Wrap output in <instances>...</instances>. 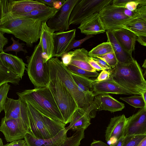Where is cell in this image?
Returning a JSON list of instances; mask_svg holds the SVG:
<instances>
[{
  "label": "cell",
  "mask_w": 146,
  "mask_h": 146,
  "mask_svg": "<svg viewBox=\"0 0 146 146\" xmlns=\"http://www.w3.org/2000/svg\"><path fill=\"white\" fill-rule=\"evenodd\" d=\"M1 6L0 31L3 34L13 35L25 42L27 46L32 47L40 39L42 23L37 19L15 16L4 9L1 5Z\"/></svg>",
  "instance_id": "cell-1"
},
{
  "label": "cell",
  "mask_w": 146,
  "mask_h": 146,
  "mask_svg": "<svg viewBox=\"0 0 146 146\" xmlns=\"http://www.w3.org/2000/svg\"><path fill=\"white\" fill-rule=\"evenodd\" d=\"M108 71L115 82L134 95H141L146 92V81L136 60L128 64L118 62L115 67Z\"/></svg>",
  "instance_id": "cell-2"
},
{
  "label": "cell",
  "mask_w": 146,
  "mask_h": 146,
  "mask_svg": "<svg viewBox=\"0 0 146 146\" xmlns=\"http://www.w3.org/2000/svg\"><path fill=\"white\" fill-rule=\"evenodd\" d=\"M23 100L27 106L29 133L33 137L38 139H46L54 136L65 128L66 124L43 114L28 102Z\"/></svg>",
  "instance_id": "cell-3"
},
{
  "label": "cell",
  "mask_w": 146,
  "mask_h": 146,
  "mask_svg": "<svg viewBox=\"0 0 146 146\" xmlns=\"http://www.w3.org/2000/svg\"><path fill=\"white\" fill-rule=\"evenodd\" d=\"M19 98L28 102L43 114L64 123L60 111L48 87L35 88L17 93Z\"/></svg>",
  "instance_id": "cell-4"
},
{
  "label": "cell",
  "mask_w": 146,
  "mask_h": 146,
  "mask_svg": "<svg viewBox=\"0 0 146 146\" xmlns=\"http://www.w3.org/2000/svg\"><path fill=\"white\" fill-rule=\"evenodd\" d=\"M48 70L50 79L48 87L66 124L70 123L78 106L64 83L55 74Z\"/></svg>",
  "instance_id": "cell-5"
},
{
  "label": "cell",
  "mask_w": 146,
  "mask_h": 146,
  "mask_svg": "<svg viewBox=\"0 0 146 146\" xmlns=\"http://www.w3.org/2000/svg\"><path fill=\"white\" fill-rule=\"evenodd\" d=\"M48 69L55 74L64 83L75 99L78 108L86 109L93 102V94L82 92L78 88L68 68L57 57H52L47 62Z\"/></svg>",
  "instance_id": "cell-6"
},
{
  "label": "cell",
  "mask_w": 146,
  "mask_h": 146,
  "mask_svg": "<svg viewBox=\"0 0 146 146\" xmlns=\"http://www.w3.org/2000/svg\"><path fill=\"white\" fill-rule=\"evenodd\" d=\"M27 70L35 88L48 87L50 79L47 62L44 63L40 42L36 45L31 56H26Z\"/></svg>",
  "instance_id": "cell-7"
},
{
  "label": "cell",
  "mask_w": 146,
  "mask_h": 146,
  "mask_svg": "<svg viewBox=\"0 0 146 146\" xmlns=\"http://www.w3.org/2000/svg\"><path fill=\"white\" fill-rule=\"evenodd\" d=\"M84 130L76 131L71 136L68 137V130L65 128L54 136L46 139H37L29 133L24 138L27 146H79L84 137Z\"/></svg>",
  "instance_id": "cell-8"
},
{
  "label": "cell",
  "mask_w": 146,
  "mask_h": 146,
  "mask_svg": "<svg viewBox=\"0 0 146 146\" xmlns=\"http://www.w3.org/2000/svg\"><path fill=\"white\" fill-rule=\"evenodd\" d=\"M112 0H79L74 7L69 21L71 25L80 24L84 19L99 12L104 7L112 3Z\"/></svg>",
  "instance_id": "cell-9"
},
{
  "label": "cell",
  "mask_w": 146,
  "mask_h": 146,
  "mask_svg": "<svg viewBox=\"0 0 146 146\" xmlns=\"http://www.w3.org/2000/svg\"><path fill=\"white\" fill-rule=\"evenodd\" d=\"M124 9V8L110 4L104 7L99 12L101 19L106 30L112 31L123 28L122 25L124 23L134 18H131L125 15Z\"/></svg>",
  "instance_id": "cell-10"
},
{
  "label": "cell",
  "mask_w": 146,
  "mask_h": 146,
  "mask_svg": "<svg viewBox=\"0 0 146 146\" xmlns=\"http://www.w3.org/2000/svg\"><path fill=\"white\" fill-rule=\"evenodd\" d=\"M78 1L65 0L57 11L47 21V25L54 31H64L68 30L70 14Z\"/></svg>",
  "instance_id": "cell-11"
},
{
  "label": "cell",
  "mask_w": 146,
  "mask_h": 146,
  "mask_svg": "<svg viewBox=\"0 0 146 146\" xmlns=\"http://www.w3.org/2000/svg\"><path fill=\"white\" fill-rule=\"evenodd\" d=\"M0 131L4 135L5 139L8 142L22 139L29 133L25 125L21 119H5L3 117L1 121Z\"/></svg>",
  "instance_id": "cell-12"
},
{
  "label": "cell",
  "mask_w": 146,
  "mask_h": 146,
  "mask_svg": "<svg viewBox=\"0 0 146 146\" xmlns=\"http://www.w3.org/2000/svg\"><path fill=\"white\" fill-rule=\"evenodd\" d=\"M2 7L13 15H21L48 6L37 0H0Z\"/></svg>",
  "instance_id": "cell-13"
},
{
  "label": "cell",
  "mask_w": 146,
  "mask_h": 146,
  "mask_svg": "<svg viewBox=\"0 0 146 146\" xmlns=\"http://www.w3.org/2000/svg\"><path fill=\"white\" fill-rule=\"evenodd\" d=\"M97 110V106L94 102L86 109L78 108L65 129L74 131L80 129L85 130L91 124V119L95 117Z\"/></svg>",
  "instance_id": "cell-14"
},
{
  "label": "cell",
  "mask_w": 146,
  "mask_h": 146,
  "mask_svg": "<svg viewBox=\"0 0 146 146\" xmlns=\"http://www.w3.org/2000/svg\"><path fill=\"white\" fill-rule=\"evenodd\" d=\"M145 135H146V108H143L127 118L124 137Z\"/></svg>",
  "instance_id": "cell-15"
},
{
  "label": "cell",
  "mask_w": 146,
  "mask_h": 146,
  "mask_svg": "<svg viewBox=\"0 0 146 146\" xmlns=\"http://www.w3.org/2000/svg\"><path fill=\"white\" fill-rule=\"evenodd\" d=\"M54 31L50 28L46 22H42L40 27V40L44 63L52 57L54 51Z\"/></svg>",
  "instance_id": "cell-16"
},
{
  "label": "cell",
  "mask_w": 146,
  "mask_h": 146,
  "mask_svg": "<svg viewBox=\"0 0 146 146\" xmlns=\"http://www.w3.org/2000/svg\"><path fill=\"white\" fill-rule=\"evenodd\" d=\"M92 86V92L94 96L100 94H108L134 95L120 86L110 77L108 80L102 81H96L94 80Z\"/></svg>",
  "instance_id": "cell-17"
},
{
  "label": "cell",
  "mask_w": 146,
  "mask_h": 146,
  "mask_svg": "<svg viewBox=\"0 0 146 146\" xmlns=\"http://www.w3.org/2000/svg\"><path fill=\"white\" fill-rule=\"evenodd\" d=\"M127 118L124 114L111 118L107 127L105 138L107 142H115L124 137Z\"/></svg>",
  "instance_id": "cell-18"
},
{
  "label": "cell",
  "mask_w": 146,
  "mask_h": 146,
  "mask_svg": "<svg viewBox=\"0 0 146 146\" xmlns=\"http://www.w3.org/2000/svg\"><path fill=\"white\" fill-rule=\"evenodd\" d=\"M76 29L67 31H58L54 34V51L52 57H61L75 39Z\"/></svg>",
  "instance_id": "cell-19"
},
{
  "label": "cell",
  "mask_w": 146,
  "mask_h": 146,
  "mask_svg": "<svg viewBox=\"0 0 146 146\" xmlns=\"http://www.w3.org/2000/svg\"><path fill=\"white\" fill-rule=\"evenodd\" d=\"M122 28L129 30L137 36V40L146 46V14L134 17L124 23Z\"/></svg>",
  "instance_id": "cell-20"
},
{
  "label": "cell",
  "mask_w": 146,
  "mask_h": 146,
  "mask_svg": "<svg viewBox=\"0 0 146 146\" xmlns=\"http://www.w3.org/2000/svg\"><path fill=\"white\" fill-rule=\"evenodd\" d=\"M78 28L83 34L93 35L106 31L99 13L94 14L83 20Z\"/></svg>",
  "instance_id": "cell-21"
},
{
  "label": "cell",
  "mask_w": 146,
  "mask_h": 146,
  "mask_svg": "<svg viewBox=\"0 0 146 146\" xmlns=\"http://www.w3.org/2000/svg\"><path fill=\"white\" fill-rule=\"evenodd\" d=\"M0 60L3 65L12 72L22 79L26 64L23 60L10 53H0Z\"/></svg>",
  "instance_id": "cell-22"
},
{
  "label": "cell",
  "mask_w": 146,
  "mask_h": 146,
  "mask_svg": "<svg viewBox=\"0 0 146 146\" xmlns=\"http://www.w3.org/2000/svg\"><path fill=\"white\" fill-rule=\"evenodd\" d=\"M111 32L123 49L132 56L137 39L136 35L129 30L124 28L115 30Z\"/></svg>",
  "instance_id": "cell-23"
},
{
  "label": "cell",
  "mask_w": 146,
  "mask_h": 146,
  "mask_svg": "<svg viewBox=\"0 0 146 146\" xmlns=\"http://www.w3.org/2000/svg\"><path fill=\"white\" fill-rule=\"evenodd\" d=\"M94 101L99 111H107L113 113L121 111L125 108L124 104L113 98L108 94L95 96Z\"/></svg>",
  "instance_id": "cell-24"
},
{
  "label": "cell",
  "mask_w": 146,
  "mask_h": 146,
  "mask_svg": "<svg viewBox=\"0 0 146 146\" xmlns=\"http://www.w3.org/2000/svg\"><path fill=\"white\" fill-rule=\"evenodd\" d=\"M106 34L108 42L111 43L117 60L119 63L128 64L133 62L134 59L132 56L125 51L117 42L111 31H106Z\"/></svg>",
  "instance_id": "cell-25"
},
{
  "label": "cell",
  "mask_w": 146,
  "mask_h": 146,
  "mask_svg": "<svg viewBox=\"0 0 146 146\" xmlns=\"http://www.w3.org/2000/svg\"><path fill=\"white\" fill-rule=\"evenodd\" d=\"M90 58L88 52L84 48L77 49L72 51V56L69 65L89 71H96L88 62Z\"/></svg>",
  "instance_id": "cell-26"
},
{
  "label": "cell",
  "mask_w": 146,
  "mask_h": 146,
  "mask_svg": "<svg viewBox=\"0 0 146 146\" xmlns=\"http://www.w3.org/2000/svg\"><path fill=\"white\" fill-rule=\"evenodd\" d=\"M58 9L54 7L48 6L46 8L35 10L28 13L13 15L19 17L29 18L38 20L42 23L46 22L57 11Z\"/></svg>",
  "instance_id": "cell-27"
},
{
  "label": "cell",
  "mask_w": 146,
  "mask_h": 146,
  "mask_svg": "<svg viewBox=\"0 0 146 146\" xmlns=\"http://www.w3.org/2000/svg\"><path fill=\"white\" fill-rule=\"evenodd\" d=\"M72 78L79 89L82 92L93 94L92 84L94 80L71 72ZM94 95V94H93Z\"/></svg>",
  "instance_id": "cell-28"
},
{
  "label": "cell",
  "mask_w": 146,
  "mask_h": 146,
  "mask_svg": "<svg viewBox=\"0 0 146 146\" xmlns=\"http://www.w3.org/2000/svg\"><path fill=\"white\" fill-rule=\"evenodd\" d=\"M21 78L5 67L0 60V86L6 83L19 84Z\"/></svg>",
  "instance_id": "cell-29"
},
{
  "label": "cell",
  "mask_w": 146,
  "mask_h": 146,
  "mask_svg": "<svg viewBox=\"0 0 146 146\" xmlns=\"http://www.w3.org/2000/svg\"><path fill=\"white\" fill-rule=\"evenodd\" d=\"M113 52L110 42L107 41L97 45L88 52L90 56H98Z\"/></svg>",
  "instance_id": "cell-30"
},
{
  "label": "cell",
  "mask_w": 146,
  "mask_h": 146,
  "mask_svg": "<svg viewBox=\"0 0 146 146\" xmlns=\"http://www.w3.org/2000/svg\"><path fill=\"white\" fill-rule=\"evenodd\" d=\"M119 99L135 108H146V102H145L141 95L120 97Z\"/></svg>",
  "instance_id": "cell-31"
},
{
  "label": "cell",
  "mask_w": 146,
  "mask_h": 146,
  "mask_svg": "<svg viewBox=\"0 0 146 146\" xmlns=\"http://www.w3.org/2000/svg\"><path fill=\"white\" fill-rule=\"evenodd\" d=\"M67 67L71 72L89 78H97L99 74L96 71H89L71 65Z\"/></svg>",
  "instance_id": "cell-32"
},
{
  "label": "cell",
  "mask_w": 146,
  "mask_h": 146,
  "mask_svg": "<svg viewBox=\"0 0 146 146\" xmlns=\"http://www.w3.org/2000/svg\"><path fill=\"white\" fill-rule=\"evenodd\" d=\"M145 137L146 135L125 136L123 137L122 146H137Z\"/></svg>",
  "instance_id": "cell-33"
},
{
  "label": "cell",
  "mask_w": 146,
  "mask_h": 146,
  "mask_svg": "<svg viewBox=\"0 0 146 146\" xmlns=\"http://www.w3.org/2000/svg\"><path fill=\"white\" fill-rule=\"evenodd\" d=\"M11 40L13 42L12 44L6 47L5 49L3 50L4 52L13 51L15 52L16 56L17 55V53L20 51L23 52L25 54L28 52L26 49L23 48L24 46L23 45H25V44L23 43H20L19 39L17 40H15L12 37L11 38Z\"/></svg>",
  "instance_id": "cell-34"
},
{
  "label": "cell",
  "mask_w": 146,
  "mask_h": 146,
  "mask_svg": "<svg viewBox=\"0 0 146 146\" xmlns=\"http://www.w3.org/2000/svg\"><path fill=\"white\" fill-rule=\"evenodd\" d=\"M10 87V85L7 83H5L0 86V113L4 110Z\"/></svg>",
  "instance_id": "cell-35"
},
{
  "label": "cell",
  "mask_w": 146,
  "mask_h": 146,
  "mask_svg": "<svg viewBox=\"0 0 146 146\" xmlns=\"http://www.w3.org/2000/svg\"><path fill=\"white\" fill-rule=\"evenodd\" d=\"M104 60L111 68L115 67L118 61L113 52L97 56Z\"/></svg>",
  "instance_id": "cell-36"
},
{
  "label": "cell",
  "mask_w": 146,
  "mask_h": 146,
  "mask_svg": "<svg viewBox=\"0 0 146 146\" xmlns=\"http://www.w3.org/2000/svg\"><path fill=\"white\" fill-rule=\"evenodd\" d=\"M144 5H146V0H129L124 8L133 11Z\"/></svg>",
  "instance_id": "cell-37"
},
{
  "label": "cell",
  "mask_w": 146,
  "mask_h": 146,
  "mask_svg": "<svg viewBox=\"0 0 146 146\" xmlns=\"http://www.w3.org/2000/svg\"><path fill=\"white\" fill-rule=\"evenodd\" d=\"M93 35H88L84 38L79 40L74 39L71 42L69 47L66 50L65 53L69 52L72 49L79 47L85 41L93 37Z\"/></svg>",
  "instance_id": "cell-38"
},
{
  "label": "cell",
  "mask_w": 146,
  "mask_h": 146,
  "mask_svg": "<svg viewBox=\"0 0 146 146\" xmlns=\"http://www.w3.org/2000/svg\"><path fill=\"white\" fill-rule=\"evenodd\" d=\"M90 57L99 64L103 70H111V68L102 59L97 56Z\"/></svg>",
  "instance_id": "cell-39"
},
{
  "label": "cell",
  "mask_w": 146,
  "mask_h": 146,
  "mask_svg": "<svg viewBox=\"0 0 146 146\" xmlns=\"http://www.w3.org/2000/svg\"><path fill=\"white\" fill-rule=\"evenodd\" d=\"M72 56V51H70L64 54L61 57L62 62L65 66L70 64Z\"/></svg>",
  "instance_id": "cell-40"
},
{
  "label": "cell",
  "mask_w": 146,
  "mask_h": 146,
  "mask_svg": "<svg viewBox=\"0 0 146 146\" xmlns=\"http://www.w3.org/2000/svg\"><path fill=\"white\" fill-rule=\"evenodd\" d=\"M110 76V74L108 71L103 70L99 74L97 78L95 80L98 81L105 80H108Z\"/></svg>",
  "instance_id": "cell-41"
},
{
  "label": "cell",
  "mask_w": 146,
  "mask_h": 146,
  "mask_svg": "<svg viewBox=\"0 0 146 146\" xmlns=\"http://www.w3.org/2000/svg\"><path fill=\"white\" fill-rule=\"evenodd\" d=\"M8 39L5 37L3 33L0 31V52H3L4 46L8 43Z\"/></svg>",
  "instance_id": "cell-42"
},
{
  "label": "cell",
  "mask_w": 146,
  "mask_h": 146,
  "mask_svg": "<svg viewBox=\"0 0 146 146\" xmlns=\"http://www.w3.org/2000/svg\"><path fill=\"white\" fill-rule=\"evenodd\" d=\"M4 146H27L24 140L21 139L6 144Z\"/></svg>",
  "instance_id": "cell-43"
},
{
  "label": "cell",
  "mask_w": 146,
  "mask_h": 146,
  "mask_svg": "<svg viewBox=\"0 0 146 146\" xmlns=\"http://www.w3.org/2000/svg\"><path fill=\"white\" fill-rule=\"evenodd\" d=\"M47 6L50 7H54L55 4L58 0H37Z\"/></svg>",
  "instance_id": "cell-44"
},
{
  "label": "cell",
  "mask_w": 146,
  "mask_h": 146,
  "mask_svg": "<svg viewBox=\"0 0 146 146\" xmlns=\"http://www.w3.org/2000/svg\"><path fill=\"white\" fill-rule=\"evenodd\" d=\"M88 62L91 67L94 69L96 71L103 70V69L99 65V64L91 57L90 59Z\"/></svg>",
  "instance_id": "cell-45"
},
{
  "label": "cell",
  "mask_w": 146,
  "mask_h": 146,
  "mask_svg": "<svg viewBox=\"0 0 146 146\" xmlns=\"http://www.w3.org/2000/svg\"><path fill=\"white\" fill-rule=\"evenodd\" d=\"M90 146H108V145L100 140H97L93 139L90 144Z\"/></svg>",
  "instance_id": "cell-46"
},
{
  "label": "cell",
  "mask_w": 146,
  "mask_h": 146,
  "mask_svg": "<svg viewBox=\"0 0 146 146\" xmlns=\"http://www.w3.org/2000/svg\"><path fill=\"white\" fill-rule=\"evenodd\" d=\"M123 137L111 144L110 146H122Z\"/></svg>",
  "instance_id": "cell-47"
},
{
  "label": "cell",
  "mask_w": 146,
  "mask_h": 146,
  "mask_svg": "<svg viewBox=\"0 0 146 146\" xmlns=\"http://www.w3.org/2000/svg\"><path fill=\"white\" fill-rule=\"evenodd\" d=\"M137 146H146V137L142 140Z\"/></svg>",
  "instance_id": "cell-48"
},
{
  "label": "cell",
  "mask_w": 146,
  "mask_h": 146,
  "mask_svg": "<svg viewBox=\"0 0 146 146\" xmlns=\"http://www.w3.org/2000/svg\"><path fill=\"white\" fill-rule=\"evenodd\" d=\"M145 102H146V92H143L141 95Z\"/></svg>",
  "instance_id": "cell-49"
},
{
  "label": "cell",
  "mask_w": 146,
  "mask_h": 146,
  "mask_svg": "<svg viewBox=\"0 0 146 146\" xmlns=\"http://www.w3.org/2000/svg\"><path fill=\"white\" fill-rule=\"evenodd\" d=\"M142 67L145 68H146V59L145 60L144 62V63L143 64V65L142 66Z\"/></svg>",
  "instance_id": "cell-50"
},
{
  "label": "cell",
  "mask_w": 146,
  "mask_h": 146,
  "mask_svg": "<svg viewBox=\"0 0 146 146\" xmlns=\"http://www.w3.org/2000/svg\"><path fill=\"white\" fill-rule=\"evenodd\" d=\"M0 146H4L3 140L1 138H0Z\"/></svg>",
  "instance_id": "cell-51"
},
{
  "label": "cell",
  "mask_w": 146,
  "mask_h": 146,
  "mask_svg": "<svg viewBox=\"0 0 146 146\" xmlns=\"http://www.w3.org/2000/svg\"><path fill=\"white\" fill-rule=\"evenodd\" d=\"M1 5H0V19H1Z\"/></svg>",
  "instance_id": "cell-52"
},
{
  "label": "cell",
  "mask_w": 146,
  "mask_h": 146,
  "mask_svg": "<svg viewBox=\"0 0 146 146\" xmlns=\"http://www.w3.org/2000/svg\"></svg>",
  "instance_id": "cell-53"
}]
</instances>
